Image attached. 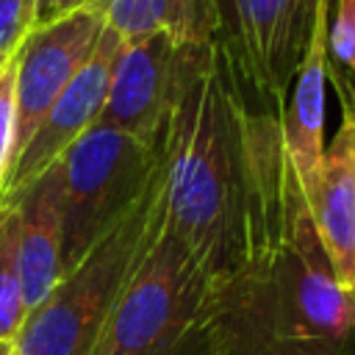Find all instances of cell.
<instances>
[{"label": "cell", "instance_id": "cell-16", "mask_svg": "<svg viewBox=\"0 0 355 355\" xmlns=\"http://www.w3.org/2000/svg\"><path fill=\"white\" fill-rule=\"evenodd\" d=\"M17 72H14V55L0 69V197L6 191L11 166H14V144H17Z\"/></svg>", "mask_w": 355, "mask_h": 355}, {"label": "cell", "instance_id": "cell-9", "mask_svg": "<svg viewBox=\"0 0 355 355\" xmlns=\"http://www.w3.org/2000/svg\"><path fill=\"white\" fill-rule=\"evenodd\" d=\"M122 47V39L103 28L97 47L92 50L89 61L80 67V72L69 80V86L61 92V97L53 103L36 133L28 139L22 153L17 155L6 191L14 194L31 180H36L42 172H47L58 158L92 128L100 122L105 97H108V83H111V69L116 61V53Z\"/></svg>", "mask_w": 355, "mask_h": 355}, {"label": "cell", "instance_id": "cell-13", "mask_svg": "<svg viewBox=\"0 0 355 355\" xmlns=\"http://www.w3.org/2000/svg\"><path fill=\"white\" fill-rule=\"evenodd\" d=\"M108 31L122 42L166 33L175 44H202L216 36L214 0H94Z\"/></svg>", "mask_w": 355, "mask_h": 355}, {"label": "cell", "instance_id": "cell-6", "mask_svg": "<svg viewBox=\"0 0 355 355\" xmlns=\"http://www.w3.org/2000/svg\"><path fill=\"white\" fill-rule=\"evenodd\" d=\"M316 8L319 0H214V42L255 103L286 108Z\"/></svg>", "mask_w": 355, "mask_h": 355}, {"label": "cell", "instance_id": "cell-2", "mask_svg": "<svg viewBox=\"0 0 355 355\" xmlns=\"http://www.w3.org/2000/svg\"><path fill=\"white\" fill-rule=\"evenodd\" d=\"M208 355H355V294L330 266L291 164L277 230L214 280Z\"/></svg>", "mask_w": 355, "mask_h": 355}, {"label": "cell", "instance_id": "cell-12", "mask_svg": "<svg viewBox=\"0 0 355 355\" xmlns=\"http://www.w3.org/2000/svg\"><path fill=\"white\" fill-rule=\"evenodd\" d=\"M11 197L17 205V261L25 311H33L61 280V178L58 164ZM28 316V313H25Z\"/></svg>", "mask_w": 355, "mask_h": 355}, {"label": "cell", "instance_id": "cell-10", "mask_svg": "<svg viewBox=\"0 0 355 355\" xmlns=\"http://www.w3.org/2000/svg\"><path fill=\"white\" fill-rule=\"evenodd\" d=\"M305 202L338 283L355 294V111L347 100H341V125L324 144L319 178Z\"/></svg>", "mask_w": 355, "mask_h": 355}, {"label": "cell", "instance_id": "cell-7", "mask_svg": "<svg viewBox=\"0 0 355 355\" xmlns=\"http://www.w3.org/2000/svg\"><path fill=\"white\" fill-rule=\"evenodd\" d=\"M105 22L97 6L69 11L47 25L31 28V33L14 50L17 72V144L14 161L36 133L53 103L69 86V80L89 61Z\"/></svg>", "mask_w": 355, "mask_h": 355}, {"label": "cell", "instance_id": "cell-8", "mask_svg": "<svg viewBox=\"0 0 355 355\" xmlns=\"http://www.w3.org/2000/svg\"><path fill=\"white\" fill-rule=\"evenodd\" d=\"M180 44L166 33L122 42L100 125L122 130L150 147H164V133L175 100Z\"/></svg>", "mask_w": 355, "mask_h": 355}, {"label": "cell", "instance_id": "cell-4", "mask_svg": "<svg viewBox=\"0 0 355 355\" xmlns=\"http://www.w3.org/2000/svg\"><path fill=\"white\" fill-rule=\"evenodd\" d=\"M164 208L161 172L141 200L28 311L14 341L19 355H92L100 330Z\"/></svg>", "mask_w": 355, "mask_h": 355}, {"label": "cell", "instance_id": "cell-17", "mask_svg": "<svg viewBox=\"0 0 355 355\" xmlns=\"http://www.w3.org/2000/svg\"><path fill=\"white\" fill-rule=\"evenodd\" d=\"M36 0H0V58H11L33 28Z\"/></svg>", "mask_w": 355, "mask_h": 355}, {"label": "cell", "instance_id": "cell-3", "mask_svg": "<svg viewBox=\"0 0 355 355\" xmlns=\"http://www.w3.org/2000/svg\"><path fill=\"white\" fill-rule=\"evenodd\" d=\"M211 288L161 208L92 355H208Z\"/></svg>", "mask_w": 355, "mask_h": 355}, {"label": "cell", "instance_id": "cell-1", "mask_svg": "<svg viewBox=\"0 0 355 355\" xmlns=\"http://www.w3.org/2000/svg\"><path fill=\"white\" fill-rule=\"evenodd\" d=\"M283 111L255 103L216 42L180 47L164 133V216L219 280L283 219Z\"/></svg>", "mask_w": 355, "mask_h": 355}, {"label": "cell", "instance_id": "cell-14", "mask_svg": "<svg viewBox=\"0 0 355 355\" xmlns=\"http://www.w3.org/2000/svg\"><path fill=\"white\" fill-rule=\"evenodd\" d=\"M25 313L17 261V205L11 197H0V344L17 341Z\"/></svg>", "mask_w": 355, "mask_h": 355}, {"label": "cell", "instance_id": "cell-15", "mask_svg": "<svg viewBox=\"0 0 355 355\" xmlns=\"http://www.w3.org/2000/svg\"><path fill=\"white\" fill-rule=\"evenodd\" d=\"M330 69L355 83V0H333L327 25Z\"/></svg>", "mask_w": 355, "mask_h": 355}, {"label": "cell", "instance_id": "cell-19", "mask_svg": "<svg viewBox=\"0 0 355 355\" xmlns=\"http://www.w3.org/2000/svg\"><path fill=\"white\" fill-rule=\"evenodd\" d=\"M327 78L336 83V89H338V97H341V100H347V103L352 105V111H355V83L344 80V78H341V75H336L330 67H327Z\"/></svg>", "mask_w": 355, "mask_h": 355}, {"label": "cell", "instance_id": "cell-5", "mask_svg": "<svg viewBox=\"0 0 355 355\" xmlns=\"http://www.w3.org/2000/svg\"><path fill=\"white\" fill-rule=\"evenodd\" d=\"M164 147L108 125H92L61 158V275L69 272L150 189Z\"/></svg>", "mask_w": 355, "mask_h": 355}, {"label": "cell", "instance_id": "cell-20", "mask_svg": "<svg viewBox=\"0 0 355 355\" xmlns=\"http://www.w3.org/2000/svg\"><path fill=\"white\" fill-rule=\"evenodd\" d=\"M0 355H19L14 344H0Z\"/></svg>", "mask_w": 355, "mask_h": 355}, {"label": "cell", "instance_id": "cell-11", "mask_svg": "<svg viewBox=\"0 0 355 355\" xmlns=\"http://www.w3.org/2000/svg\"><path fill=\"white\" fill-rule=\"evenodd\" d=\"M333 0H319L313 31L294 75L286 108H283V147L286 158L300 180L302 194H311L319 178L324 153V94H327V25Z\"/></svg>", "mask_w": 355, "mask_h": 355}, {"label": "cell", "instance_id": "cell-18", "mask_svg": "<svg viewBox=\"0 0 355 355\" xmlns=\"http://www.w3.org/2000/svg\"><path fill=\"white\" fill-rule=\"evenodd\" d=\"M86 6H94V0H36V11H33V28L39 25H47L69 11H78V8H86Z\"/></svg>", "mask_w": 355, "mask_h": 355}, {"label": "cell", "instance_id": "cell-21", "mask_svg": "<svg viewBox=\"0 0 355 355\" xmlns=\"http://www.w3.org/2000/svg\"><path fill=\"white\" fill-rule=\"evenodd\" d=\"M6 61H8V58H0V69H3V64H6Z\"/></svg>", "mask_w": 355, "mask_h": 355}]
</instances>
